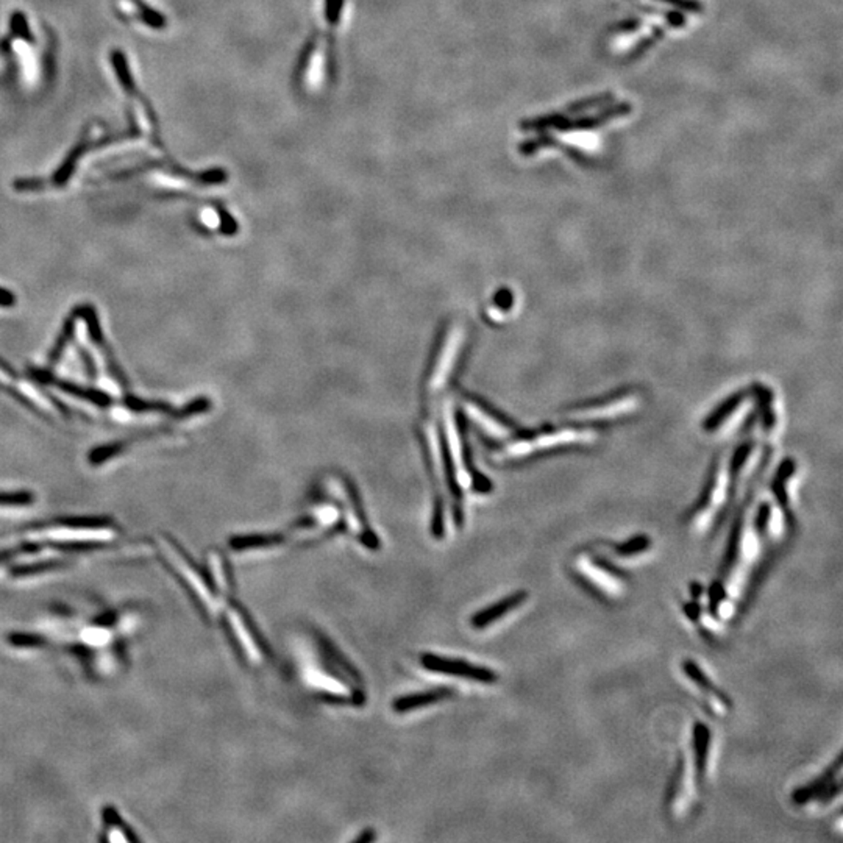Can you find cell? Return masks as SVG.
<instances>
[{
  "mask_svg": "<svg viewBox=\"0 0 843 843\" xmlns=\"http://www.w3.org/2000/svg\"><path fill=\"white\" fill-rule=\"evenodd\" d=\"M639 27H641V22H639V20H623V22H619V24H615V26L613 27V28H614L615 32L625 33V32H636V30L639 28Z\"/></svg>",
  "mask_w": 843,
  "mask_h": 843,
  "instance_id": "21",
  "label": "cell"
},
{
  "mask_svg": "<svg viewBox=\"0 0 843 843\" xmlns=\"http://www.w3.org/2000/svg\"><path fill=\"white\" fill-rule=\"evenodd\" d=\"M770 504H761V506H759L758 512H756V517H754V530H756V533H758L759 536H764V535H767L769 525H770Z\"/></svg>",
  "mask_w": 843,
  "mask_h": 843,
  "instance_id": "17",
  "label": "cell"
},
{
  "mask_svg": "<svg viewBox=\"0 0 843 843\" xmlns=\"http://www.w3.org/2000/svg\"><path fill=\"white\" fill-rule=\"evenodd\" d=\"M450 697H453V691H451V689L438 687V689H432V691L414 693V695H408V697H402V699H395L393 703V709L395 713L399 714L411 713L414 709L428 706V705L438 703V701H442V699H450Z\"/></svg>",
  "mask_w": 843,
  "mask_h": 843,
  "instance_id": "7",
  "label": "cell"
},
{
  "mask_svg": "<svg viewBox=\"0 0 843 843\" xmlns=\"http://www.w3.org/2000/svg\"><path fill=\"white\" fill-rule=\"evenodd\" d=\"M631 110H633V106H631L629 104L615 105V106L605 108V110L598 113L597 116H586V118L575 119V121H570V119L564 118V121H562L561 124L558 125L556 129L562 131L590 130V129L600 127V125L605 124V122H608L609 119L611 118L628 114V113H631Z\"/></svg>",
  "mask_w": 843,
  "mask_h": 843,
  "instance_id": "5",
  "label": "cell"
},
{
  "mask_svg": "<svg viewBox=\"0 0 843 843\" xmlns=\"http://www.w3.org/2000/svg\"><path fill=\"white\" fill-rule=\"evenodd\" d=\"M662 35H664V32H662V28H656V30H654L653 35H652L650 38H647V40H642L641 43H639V44H637V46L635 47V51L629 53V59H636V57H639V55H641L642 52H645L648 47L653 46L654 41L660 40Z\"/></svg>",
  "mask_w": 843,
  "mask_h": 843,
  "instance_id": "20",
  "label": "cell"
},
{
  "mask_svg": "<svg viewBox=\"0 0 843 843\" xmlns=\"http://www.w3.org/2000/svg\"><path fill=\"white\" fill-rule=\"evenodd\" d=\"M683 672H684V675H686L689 680L692 681L695 686L699 687V691L709 693V695H715V697L720 699V703L725 705L726 709H731V699H728L725 693L722 692L719 687L714 684L713 680L701 670V667H699L695 660H684V662H683Z\"/></svg>",
  "mask_w": 843,
  "mask_h": 843,
  "instance_id": "8",
  "label": "cell"
},
{
  "mask_svg": "<svg viewBox=\"0 0 843 843\" xmlns=\"http://www.w3.org/2000/svg\"><path fill=\"white\" fill-rule=\"evenodd\" d=\"M709 611L715 614L717 608H720V605L726 598V589L723 586V582L720 580H715V582L709 586Z\"/></svg>",
  "mask_w": 843,
  "mask_h": 843,
  "instance_id": "18",
  "label": "cell"
},
{
  "mask_svg": "<svg viewBox=\"0 0 843 843\" xmlns=\"http://www.w3.org/2000/svg\"><path fill=\"white\" fill-rule=\"evenodd\" d=\"M420 662L426 670L436 672V674L459 676L465 680L477 681L481 684H496L498 681V675L488 667L475 666L467 660H449V658H441L438 654L425 653L422 654Z\"/></svg>",
  "mask_w": 843,
  "mask_h": 843,
  "instance_id": "1",
  "label": "cell"
},
{
  "mask_svg": "<svg viewBox=\"0 0 843 843\" xmlns=\"http://www.w3.org/2000/svg\"><path fill=\"white\" fill-rule=\"evenodd\" d=\"M127 441H122V442H113V444L102 445V447H98L90 453V463L91 464H102L105 461L112 459L113 457H116L121 451H124L125 447H127Z\"/></svg>",
  "mask_w": 843,
  "mask_h": 843,
  "instance_id": "12",
  "label": "cell"
},
{
  "mask_svg": "<svg viewBox=\"0 0 843 843\" xmlns=\"http://www.w3.org/2000/svg\"><path fill=\"white\" fill-rule=\"evenodd\" d=\"M689 589H691L693 602H699V598H701V595L705 594V586H703L701 582H691Z\"/></svg>",
  "mask_w": 843,
  "mask_h": 843,
  "instance_id": "25",
  "label": "cell"
},
{
  "mask_svg": "<svg viewBox=\"0 0 843 843\" xmlns=\"http://www.w3.org/2000/svg\"><path fill=\"white\" fill-rule=\"evenodd\" d=\"M660 2H664V4H668V5H674V7L680 8V10L692 12V13L703 12V5H701V2H699V0H660Z\"/></svg>",
  "mask_w": 843,
  "mask_h": 843,
  "instance_id": "19",
  "label": "cell"
},
{
  "mask_svg": "<svg viewBox=\"0 0 843 843\" xmlns=\"http://www.w3.org/2000/svg\"><path fill=\"white\" fill-rule=\"evenodd\" d=\"M528 592L527 590H517L512 594L502 598L500 602L490 605L489 608L478 611L477 614L472 617V627L477 629L489 627L492 623L500 621L503 615L510 614L514 609L520 608L523 603L528 600Z\"/></svg>",
  "mask_w": 843,
  "mask_h": 843,
  "instance_id": "3",
  "label": "cell"
},
{
  "mask_svg": "<svg viewBox=\"0 0 843 843\" xmlns=\"http://www.w3.org/2000/svg\"><path fill=\"white\" fill-rule=\"evenodd\" d=\"M35 375H36V379H40L41 383L57 386L63 393L71 394V395L77 397V399L91 402V403L100 406V408H106V406H110L113 403L112 397H110L108 394L102 393V391L86 389V387L74 385V383H69V381H65V379H55L53 375H51L49 372H44V371H35Z\"/></svg>",
  "mask_w": 843,
  "mask_h": 843,
  "instance_id": "4",
  "label": "cell"
},
{
  "mask_svg": "<svg viewBox=\"0 0 843 843\" xmlns=\"http://www.w3.org/2000/svg\"><path fill=\"white\" fill-rule=\"evenodd\" d=\"M611 100H614L613 92H603L600 96H592V98H582V100L570 104L569 106H567V112H586V110H590V108H595V106H602V105L608 104Z\"/></svg>",
  "mask_w": 843,
  "mask_h": 843,
  "instance_id": "13",
  "label": "cell"
},
{
  "mask_svg": "<svg viewBox=\"0 0 843 843\" xmlns=\"http://www.w3.org/2000/svg\"><path fill=\"white\" fill-rule=\"evenodd\" d=\"M692 748L699 783H703V779L706 777L707 761H709V752H711V730H709V726L701 723V722H695V725H693Z\"/></svg>",
  "mask_w": 843,
  "mask_h": 843,
  "instance_id": "6",
  "label": "cell"
},
{
  "mask_svg": "<svg viewBox=\"0 0 843 843\" xmlns=\"http://www.w3.org/2000/svg\"><path fill=\"white\" fill-rule=\"evenodd\" d=\"M14 301H16V299L10 291L0 288V307H13Z\"/></svg>",
  "mask_w": 843,
  "mask_h": 843,
  "instance_id": "24",
  "label": "cell"
},
{
  "mask_svg": "<svg viewBox=\"0 0 843 843\" xmlns=\"http://www.w3.org/2000/svg\"><path fill=\"white\" fill-rule=\"evenodd\" d=\"M564 121V116L562 114H547V116H541V118L533 119V121H525L522 122L523 130H545V129H550V127H558Z\"/></svg>",
  "mask_w": 843,
  "mask_h": 843,
  "instance_id": "14",
  "label": "cell"
},
{
  "mask_svg": "<svg viewBox=\"0 0 843 843\" xmlns=\"http://www.w3.org/2000/svg\"><path fill=\"white\" fill-rule=\"evenodd\" d=\"M283 542L281 535H252V536H236L230 539L231 549L250 550L262 549V547H272Z\"/></svg>",
  "mask_w": 843,
  "mask_h": 843,
  "instance_id": "9",
  "label": "cell"
},
{
  "mask_svg": "<svg viewBox=\"0 0 843 843\" xmlns=\"http://www.w3.org/2000/svg\"><path fill=\"white\" fill-rule=\"evenodd\" d=\"M652 549V539L647 535H636L625 542L615 545L614 551L621 558H635Z\"/></svg>",
  "mask_w": 843,
  "mask_h": 843,
  "instance_id": "11",
  "label": "cell"
},
{
  "mask_svg": "<svg viewBox=\"0 0 843 843\" xmlns=\"http://www.w3.org/2000/svg\"><path fill=\"white\" fill-rule=\"evenodd\" d=\"M684 613H686L689 621H699V615H701V608H699V602L687 603L684 605Z\"/></svg>",
  "mask_w": 843,
  "mask_h": 843,
  "instance_id": "22",
  "label": "cell"
},
{
  "mask_svg": "<svg viewBox=\"0 0 843 843\" xmlns=\"http://www.w3.org/2000/svg\"><path fill=\"white\" fill-rule=\"evenodd\" d=\"M80 354H82V358H83V361H85L86 372H88V375H90L91 379H96V375H98V371H96V363H94V360H92L91 356H90V354L86 352L85 348H80Z\"/></svg>",
  "mask_w": 843,
  "mask_h": 843,
  "instance_id": "23",
  "label": "cell"
},
{
  "mask_svg": "<svg viewBox=\"0 0 843 843\" xmlns=\"http://www.w3.org/2000/svg\"><path fill=\"white\" fill-rule=\"evenodd\" d=\"M375 837H377V834H375V831L366 830V831H363V834H361V836H358L356 837V839H354V842L355 843L373 842V840H375Z\"/></svg>",
  "mask_w": 843,
  "mask_h": 843,
  "instance_id": "26",
  "label": "cell"
},
{
  "mask_svg": "<svg viewBox=\"0 0 843 843\" xmlns=\"http://www.w3.org/2000/svg\"><path fill=\"white\" fill-rule=\"evenodd\" d=\"M0 373L7 375L10 379H18V373L14 372L13 367L10 366L8 363L0 358Z\"/></svg>",
  "mask_w": 843,
  "mask_h": 843,
  "instance_id": "27",
  "label": "cell"
},
{
  "mask_svg": "<svg viewBox=\"0 0 843 843\" xmlns=\"http://www.w3.org/2000/svg\"><path fill=\"white\" fill-rule=\"evenodd\" d=\"M842 769V754H839L834 765H831L828 770L824 771L820 778L814 779L811 784L798 787L797 791L792 793V801L797 804L809 803L812 800H822V801H830L834 797L840 795L842 784L839 779V773Z\"/></svg>",
  "mask_w": 843,
  "mask_h": 843,
  "instance_id": "2",
  "label": "cell"
},
{
  "mask_svg": "<svg viewBox=\"0 0 843 843\" xmlns=\"http://www.w3.org/2000/svg\"><path fill=\"white\" fill-rule=\"evenodd\" d=\"M125 406H129L133 411L143 412V411H160V412H170L169 406L164 405V403H157V402H145V400L137 399V397H125L124 400Z\"/></svg>",
  "mask_w": 843,
  "mask_h": 843,
  "instance_id": "15",
  "label": "cell"
},
{
  "mask_svg": "<svg viewBox=\"0 0 843 843\" xmlns=\"http://www.w3.org/2000/svg\"><path fill=\"white\" fill-rule=\"evenodd\" d=\"M77 316H79L77 311H74V313L71 314V317H67V319H66L65 325H63V330H61V333H59V340H57V342H55L52 352H51V355H49V364H51V366H53L55 363H59V358H61V355H63V352H65L66 346L69 344V340H73L74 332H75V321H77Z\"/></svg>",
  "mask_w": 843,
  "mask_h": 843,
  "instance_id": "10",
  "label": "cell"
},
{
  "mask_svg": "<svg viewBox=\"0 0 843 843\" xmlns=\"http://www.w3.org/2000/svg\"><path fill=\"white\" fill-rule=\"evenodd\" d=\"M33 497L30 492H12V494H0V506H26L33 503Z\"/></svg>",
  "mask_w": 843,
  "mask_h": 843,
  "instance_id": "16",
  "label": "cell"
}]
</instances>
